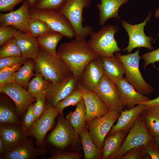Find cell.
Here are the masks:
<instances>
[{
  "label": "cell",
  "instance_id": "cell-1",
  "mask_svg": "<svg viewBox=\"0 0 159 159\" xmlns=\"http://www.w3.org/2000/svg\"><path fill=\"white\" fill-rule=\"evenodd\" d=\"M57 54L66 63L78 81L86 65L98 57L85 39H75L69 42L62 43L59 45Z\"/></svg>",
  "mask_w": 159,
  "mask_h": 159
},
{
  "label": "cell",
  "instance_id": "cell-2",
  "mask_svg": "<svg viewBox=\"0 0 159 159\" xmlns=\"http://www.w3.org/2000/svg\"><path fill=\"white\" fill-rule=\"evenodd\" d=\"M34 60V71L39 73L44 80L50 82L58 83L73 75L66 63L57 56L52 55L41 48Z\"/></svg>",
  "mask_w": 159,
  "mask_h": 159
},
{
  "label": "cell",
  "instance_id": "cell-3",
  "mask_svg": "<svg viewBox=\"0 0 159 159\" xmlns=\"http://www.w3.org/2000/svg\"><path fill=\"white\" fill-rule=\"evenodd\" d=\"M138 49L135 52L122 55L118 52L115 53L122 63L125 70V78L134 88L140 94L148 95L154 91V88L144 80L139 69L141 57Z\"/></svg>",
  "mask_w": 159,
  "mask_h": 159
},
{
  "label": "cell",
  "instance_id": "cell-4",
  "mask_svg": "<svg viewBox=\"0 0 159 159\" xmlns=\"http://www.w3.org/2000/svg\"><path fill=\"white\" fill-rule=\"evenodd\" d=\"M118 29L116 25L103 26L98 32H92L88 42L92 51L101 58L112 57L122 50L118 47L115 35Z\"/></svg>",
  "mask_w": 159,
  "mask_h": 159
},
{
  "label": "cell",
  "instance_id": "cell-5",
  "mask_svg": "<svg viewBox=\"0 0 159 159\" xmlns=\"http://www.w3.org/2000/svg\"><path fill=\"white\" fill-rule=\"evenodd\" d=\"M91 0H67L58 11L69 21L74 31L75 38L85 39L92 32L93 28L82 25L83 9L89 6Z\"/></svg>",
  "mask_w": 159,
  "mask_h": 159
},
{
  "label": "cell",
  "instance_id": "cell-6",
  "mask_svg": "<svg viewBox=\"0 0 159 159\" xmlns=\"http://www.w3.org/2000/svg\"><path fill=\"white\" fill-rule=\"evenodd\" d=\"M47 140L51 144L62 150L77 148L81 143L79 135L63 114L58 115L56 125L49 134Z\"/></svg>",
  "mask_w": 159,
  "mask_h": 159
},
{
  "label": "cell",
  "instance_id": "cell-7",
  "mask_svg": "<svg viewBox=\"0 0 159 159\" xmlns=\"http://www.w3.org/2000/svg\"><path fill=\"white\" fill-rule=\"evenodd\" d=\"M30 17L39 19L45 22L51 29L71 39L75 37L74 31L68 19L58 11L30 8Z\"/></svg>",
  "mask_w": 159,
  "mask_h": 159
},
{
  "label": "cell",
  "instance_id": "cell-8",
  "mask_svg": "<svg viewBox=\"0 0 159 159\" xmlns=\"http://www.w3.org/2000/svg\"><path fill=\"white\" fill-rule=\"evenodd\" d=\"M120 114L115 110H109L105 115L95 118L87 122L90 135L99 149L102 150L106 136Z\"/></svg>",
  "mask_w": 159,
  "mask_h": 159
},
{
  "label": "cell",
  "instance_id": "cell-9",
  "mask_svg": "<svg viewBox=\"0 0 159 159\" xmlns=\"http://www.w3.org/2000/svg\"><path fill=\"white\" fill-rule=\"evenodd\" d=\"M153 140L146 127L142 113L129 130L115 159H118L130 149L144 145Z\"/></svg>",
  "mask_w": 159,
  "mask_h": 159
},
{
  "label": "cell",
  "instance_id": "cell-10",
  "mask_svg": "<svg viewBox=\"0 0 159 159\" xmlns=\"http://www.w3.org/2000/svg\"><path fill=\"white\" fill-rule=\"evenodd\" d=\"M152 15L151 11H150L145 21L138 24H131L124 20L121 21L122 25L129 36L128 45L122 50L130 53L136 48L143 47L151 50L154 49L152 45L153 38L146 36L144 32V27L150 20Z\"/></svg>",
  "mask_w": 159,
  "mask_h": 159
},
{
  "label": "cell",
  "instance_id": "cell-11",
  "mask_svg": "<svg viewBox=\"0 0 159 159\" xmlns=\"http://www.w3.org/2000/svg\"><path fill=\"white\" fill-rule=\"evenodd\" d=\"M92 91L109 110L120 113L124 108L121 103L116 83L104 75Z\"/></svg>",
  "mask_w": 159,
  "mask_h": 159
},
{
  "label": "cell",
  "instance_id": "cell-12",
  "mask_svg": "<svg viewBox=\"0 0 159 159\" xmlns=\"http://www.w3.org/2000/svg\"><path fill=\"white\" fill-rule=\"evenodd\" d=\"M59 115L54 107L46 102L44 113L28 131L29 136L35 138L37 146H45L44 140L46 135L54 126L55 120Z\"/></svg>",
  "mask_w": 159,
  "mask_h": 159
},
{
  "label": "cell",
  "instance_id": "cell-13",
  "mask_svg": "<svg viewBox=\"0 0 159 159\" xmlns=\"http://www.w3.org/2000/svg\"><path fill=\"white\" fill-rule=\"evenodd\" d=\"M0 92L9 96L14 102L18 116L24 114L28 107L36 101L27 90L15 83L0 85Z\"/></svg>",
  "mask_w": 159,
  "mask_h": 159
},
{
  "label": "cell",
  "instance_id": "cell-14",
  "mask_svg": "<svg viewBox=\"0 0 159 159\" xmlns=\"http://www.w3.org/2000/svg\"><path fill=\"white\" fill-rule=\"evenodd\" d=\"M78 80L73 75L70 76L57 83L50 82L46 95L47 103L54 107L64 100L76 88Z\"/></svg>",
  "mask_w": 159,
  "mask_h": 159
},
{
  "label": "cell",
  "instance_id": "cell-15",
  "mask_svg": "<svg viewBox=\"0 0 159 159\" xmlns=\"http://www.w3.org/2000/svg\"><path fill=\"white\" fill-rule=\"evenodd\" d=\"M29 4L27 0L17 9L7 13L0 14V25L12 26L25 33H29L28 22L29 18Z\"/></svg>",
  "mask_w": 159,
  "mask_h": 159
},
{
  "label": "cell",
  "instance_id": "cell-16",
  "mask_svg": "<svg viewBox=\"0 0 159 159\" xmlns=\"http://www.w3.org/2000/svg\"><path fill=\"white\" fill-rule=\"evenodd\" d=\"M34 137L31 136L9 151L5 153L0 159H35L44 155L48 151L45 146L35 147Z\"/></svg>",
  "mask_w": 159,
  "mask_h": 159
},
{
  "label": "cell",
  "instance_id": "cell-17",
  "mask_svg": "<svg viewBox=\"0 0 159 159\" xmlns=\"http://www.w3.org/2000/svg\"><path fill=\"white\" fill-rule=\"evenodd\" d=\"M29 136L28 131L23 128L21 124L0 125V138L5 149V153L24 141Z\"/></svg>",
  "mask_w": 159,
  "mask_h": 159
},
{
  "label": "cell",
  "instance_id": "cell-18",
  "mask_svg": "<svg viewBox=\"0 0 159 159\" xmlns=\"http://www.w3.org/2000/svg\"><path fill=\"white\" fill-rule=\"evenodd\" d=\"M104 75L101 58L97 57L86 65L78 81L85 88L92 91Z\"/></svg>",
  "mask_w": 159,
  "mask_h": 159
},
{
  "label": "cell",
  "instance_id": "cell-19",
  "mask_svg": "<svg viewBox=\"0 0 159 159\" xmlns=\"http://www.w3.org/2000/svg\"><path fill=\"white\" fill-rule=\"evenodd\" d=\"M79 83L86 108L87 122L107 113L109 110L99 98Z\"/></svg>",
  "mask_w": 159,
  "mask_h": 159
},
{
  "label": "cell",
  "instance_id": "cell-20",
  "mask_svg": "<svg viewBox=\"0 0 159 159\" xmlns=\"http://www.w3.org/2000/svg\"><path fill=\"white\" fill-rule=\"evenodd\" d=\"M116 85L124 108L138 105L150 100L137 91L125 78L123 77Z\"/></svg>",
  "mask_w": 159,
  "mask_h": 159
},
{
  "label": "cell",
  "instance_id": "cell-21",
  "mask_svg": "<svg viewBox=\"0 0 159 159\" xmlns=\"http://www.w3.org/2000/svg\"><path fill=\"white\" fill-rule=\"evenodd\" d=\"M147 107L146 105L140 103L130 109L123 110L117 123L112 126L108 132V135L120 130L129 131L138 117Z\"/></svg>",
  "mask_w": 159,
  "mask_h": 159
},
{
  "label": "cell",
  "instance_id": "cell-22",
  "mask_svg": "<svg viewBox=\"0 0 159 159\" xmlns=\"http://www.w3.org/2000/svg\"><path fill=\"white\" fill-rule=\"evenodd\" d=\"M14 38L19 47L22 56L35 60L39 53L40 47L37 38L29 33L18 30Z\"/></svg>",
  "mask_w": 159,
  "mask_h": 159
},
{
  "label": "cell",
  "instance_id": "cell-23",
  "mask_svg": "<svg viewBox=\"0 0 159 159\" xmlns=\"http://www.w3.org/2000/svg\"><path fill=\"white\" fill-rule=\"evenodd\" d=\"M128 132L120 130L105 138L101 159H115Z\"/></svg>",
  "mask_w": 159,
  "mask_h": 159
},
{
  "label": "cell",
  "instance_id": "cell-24",
  "mask_svg": "<svg viewBox=\"0 0 159 159\" xmlns=\"http://www.w3.org/2000/svg\"><path fill=\"white\" fill-rule=\"evenodd\" d=\"M130 0H100V3L96 5L100 11L99 22L100 26L104 25L110 18L120 20L118 11L120 7Z\"/></svg>",
  "mask_w": 159,
  "mask_h": 159
},
{
  "label": "cell",
  "instance_id": "cell-25",
  "mask_svg": "<svg viewBox=\"0 0 159 159\" xmlns=\"http://www.w3.org/2000/svg\"><path fill=\"white\" fill-rule=\"evenodd\" d=\"M1 94L0 97V124H21L16 113V107L13 100L6 95Z\"/></svg>",
  "mask_w": 159,
  "mask_h": 159
},
{
  "label": "cell",
  "instance_id": "cell-26",
  "mask_svg": "<svg viewBox=\"0 0 159 159\" xmlns=\"http://www.w3.org/2000/svg\"><path fill=\"white\" fill-rule=\"evenodd\" d=\"M104 75L116 83L123 78V66L115 56L101 58Z\"/></svg>",
  "mask_w": 159,
  "mask_h": 159
},
{
  "label": "cell",
  "instance_id": "cell-27",
  "mask_svg": "<svg viewBox=\"0 0 159 159\" xmlns=\"http://www.w3.org/2000/svg\"><path fill=\"white\" fill-rule=\"evenodd\" d=\"M65 118L75 132L79 135L85 128L87 122L86 108L83 98L76 105L75 110L70 111Z\"/></svg>",
  "mask_w": 159,
  "mask_h": 159
},
{
  "label": "cell",
  "instance_id": "cell-28",
  "mask_svg": "<svg viewBox=\"0 0 159 159\" xmlns=\"http://www.w3.org/2000/svg\"><path fill=\"white\" fill-rule=\"evenodd\" d=\"M35 62L33 59L28 58L23 65L13 74L14 83L27 90L30 79L35 75L34 73Z\"/></svg>",
  "mask_w": 159,
  "mask_h": 159
},
{
  "label": "cell",
  "instance_id": "cell-29",
  "mask_svg": "<svg viewBox=\"0 0 159 159\" xmlns=\"http://www.w3.org/2000/svg\"><path fill=\"white\" fill-rule=\"evenodd\" d=\"M63 37L61 33L50 30L37 38L40 48L52 55L57 56V45Z\"/></svg>",
  "mask_w": 159,
  "mask_h": 159
},
{
  "label": "cell",
  "instance_id": "cell-30",
  "mask_svg": "<svg viewBox=\"0 0 159 159\" xmlns=\"http://www.w3.org/2000/svg\"><path fill=\"white\" fill-rule=\"evenodd\" d=\"M144 123L150 135L159 136V105L147 107L142 113Z\"/></svg>",
  "mask_w": 159,
  "mask_h": 159
},
{
  "label": "cell",
  "instance_id": "cell-31",
  "mask_svg": "<svg viewBox=\"0 0 159 159\" xmlns=\"http://www.w3.org/2000/svg\"><path fill=\"white\" fill-rule=\"evenodd\" d=\"M79 135L83 150L84 158L101 159L102 150L99 149L94 143L90 135L86 125Z\"/></svg>",
  "mask_w": 159,
  "mask_h": 159
},
{
  "label": "cell",
  "instance_id": "cell-32",
  "mask_svg": "<svg viewBox=\"0 0 159 159\" xmlns=\"http://www.w3.org/2000/svg\"><path fill=\"white\" fill-rule=\"evenodd\" d=\"M35 72L34 77L29 82L27 90L36 98L46 93L50 82L44 80L39 73Z\"/></svg>",
  "mask_w": 159,
  "mask_h": 159
},
{
  "label": "cell",
  "instance_id": "cell-33",
  "mask_svg": "<svg viewBox=\"0 0 159 159\" xmlns=\"http://www.w3.org/2000/svg\"><path fill=\"white\" fill-rule=\"evenodd\" d=\"M83 98L82 90L78 81L73 92L64 99L57 103L54 107L59 114H63L64 108L70 105H76Z\"/></svg>",
  "mask_w": 159,
  "mask_h": 159
},
{
  "label": "cell",
  "instance_id": "cell-34",
  "mask_svg": "<svg viewBox=\"0 0 159 159\" xmlns=\"http://www.w3.org/2000/svg\"><path fill=\"white\" fill-rule=\"evenodd\" d=\"M28 26L29 33L36 38L47 32L52 30L43 21L30 17L29 20Z\"/></svg>",
  "mask_w": 159,
  "mask_h": 159
},
{
  "label": "cell",
  "instance_id": "cell-35",
  "mask_svg": "<svg viewBox=\"0 0 159 159\" xmlns=\"http://www.w3.org/2000/svg\"><path fill=\"white\" fill-rule=\"evenodd\" d=\"M21 56V51L14 38L8 40L1 47L0 58Z\"/></svg>",
  "mask_w": 159,
  "mask_h": 159
},
{
  "label": "cell",
  "instance_id": "cell-36",
  "mask_svg": "<svg viewBox=\"0 0 159 159\" xmlns=\"http://www.w3.org/2000/svg\"><path fill=\"white\" fill-rule=\"evenodd\" d=\"M67 0H36L33 8L58 11Z\"/></svg>",
  "mask_w": 159,
  "mask_h": 159
},
{
  "label": "cell",
  "instance_id": "cell-37",
  "mask_svg": "<svg viewBox=\"0 0 159 159\" xmlns=\"http://www.w3.org/2000/svg\"><path fill=\"white\" fill-rule=\"evenodd\" d=\"M27 59L22 56H11L0 58V70L18 64H23Z\"/></svg>",
  "mask_w": 159,
  "mask_h": 159
},
{
  "label": "cell",
  "instance_id": "cell-38",
  "mask_svg": "<svg viewBox=\"0 0 159 159\" xmlns=\"http://www.w3.org/2000/svg\"><path fill=\"white\" fill-rule=\"evenodd\" d=\"M21 65L18 64L0 70V85H4L14 83L13 74L19 69Z\"/></svg>",
  "mask_w": 159,
  "mask_h": 159
},
{
  "label": "cell",
  "instance_id": "cell-39",
  "mask_svg": "<svg viewBox=\"0 0 159 159\" xmlns=\"http://www.w3.org/2000/svg\"><path fill=\"white\" fill-rule=\"evenodd\" d=\"M46 93H44L36 98V101L33 104L35 121L41 117L45 110L46 105Z\"/></svg>",
  "mask_w": 159,
  "mask_h": 159
},
{
  "label": "cell",
  "instance_id": "cell-40",
  "mask_svg": "<svg viewBox=\"0 0 159 159\" xmlns=\"http://www.w3.org/2000/svg\"><path fill=\"white\" fill-rule=\"evenodd\" d=\"M146 154L144 145H141L130 149L118 159H141L145 156Z\"/></svg>",
  "mask_w": 159,
  "mask_h": 159
},
{
  "label": "cell",
  "instance_id": "cell-41",
  "mask_svg": "<svg viewBox=\"0 0 159 159\" xmlns=\"http://www.w3.org/2000/svg\"><path fill=\"white\" fill-rule=\"evenodd\" d=\"M18 29L12 26H0V47L8 40L14 38Z\"/></svg>",
  "mask_w": 159,
  "mask_h": 159
},
{
  "label": "cell",
  "instance_id": "cell-42",
  "mask_svg": "<svg viewBox=\"0 0 159 159\" xmlns=\"http://www.w3.org/2000/svg\"><path fill=\"white\" fill-rule=\"evenodd\" d=\"M35 121L32 104L29 106L24 114L21 125L23 128L28 131L33 126Z\"/></svg>",
  "mask_w": 159,
  "mask_h": 159
},
{
  "label": "cell",
  "instance_id": "cell-43",
  "mask_svg": "<svg viewBox=\"0 0 159 159\" xmlns=\"http://www.w3.org/2000/svg\"><path fill=\"white\" fill-rule=\"evenodd\" d=\"M83 154L78 152L59 151L54 153L47 159H80Z\"/></svg>",
  "mask_w": 159,
  "mask_h": 159
},
{
  "label": "cell",
  "instance_id": "cell-44",
  "mask_svg": "<svg viewBox=\"0 0 159 159\" xmlns=\"http://www.w3.org/2000/svg\"><path fill=\"white\" fill-rule=\"evenodd\" d=\"M141 58L144 61V68L150 64L159 62V48L150 52L143 54Z\"/></svg>",
  "mask_w": 159,
  "mask_h": 159
},
{
  "label": "cell",
  "instance_id": "cell-45",
  "mask_svg": "<svg viewBox=\"0 0 159 159\" xmlns=\"http://www.w3.org/2000/svg\"><path fill=\"white\" fill-rule=\"evenodd\" d=\"M145 150L152 159H159V151L153 140L144 145Z\"/></svg>",
  "mask_w": 159,
  "mask_h": 159
},
{
  "label": "cell",
  "instance_id": "cell-46",
  "mask_svg": "<svg viewBox=\"0 0 159 159\" xmlns=\"http://www.w3.org/2000/svg\"><path fill=\"white\" fill-rule=\"evenodd\" d=\"M24 0H0V11H13L15 6Z\"/></svg>",
  "mask_w": 159,
  "mask_h": 159
},
{
  "label": "cell",
  "instance_id": "cell-47",
  "mask_svg": "<svg viewBox=\"0 0 159 159\" xmlns=\"http://www.w3.org/2000/svg\"><path fill=\"white\" fill-rule=\"evenodd\" d=\"M146 105L147 107L155 105H159V96L156 98L142 102Z\"/></svg>",
  "mask_w": 159,
  "mask_h": 159
},
{
  "label": "cell",
  "instance_id": "cell-48",
  "mask_svg": "<svg viewBox=\"0 0 159 159\" xmlns=\"http://www.w3.org/2000/svg\"><path fill=\"white\" fill-rule=\"evenodd\" d=\"M5 151V148L3 145L1 139L0 138V158L4 154Z\"/></svg>",
  "mask_w": 159,
  "mask_h": 159
},
{
  "label": "cell",
  "instance_id": "cell-49",
  "mask_svg": "<svg viewBox=\"0 0 159 159\" xmlns=\"http://www.w3.org/2000/svg\"><path fill=\"white\" fill-rule=\"evenodd\" d=\"M153 140L159 151V136L153 137Z\"/></svg>",
  "mask_w": 159,
  "mask_h": 159
},
{
  "label": "cell",
  "instance_id": "cell-50",
  "mask_svg": "<svg viewBox=\"0 0 159 159\" xmlns=\"http://www.w3.org/2000/svg\"><path fill=\"white\" fill-rule=\"evenodd\" d=\"M29 4L30 8L33 7L36 0H27Z\"/></svg>",
  "mask_w": 159,
  "mask_h": 159
},
{
  "label": "cell",
  "instance_id": "cell-51",
  "mask_svg": "<svg viewBox=\"0 0 159 159\" xmlns=\"http://www.w3.org/2000/svg\"><path fill=\"white\" fill-rule=\"evenodd\" d=\"M155 17L156 18H159V7L155 12Z\"/></svg>",
  "mask_w": 159,
  "mask_h": 159
},
{
  "label": "cell",
  "instance_id": "cell-52",
  "mask_svg": "<svg viewBox=\"0 0 159 159\" xmlns=\"http://www.w3.org/2000/svg\"></svg>",
  "mask_w": 159,
  "mask_h": 159
}]
</instances>
